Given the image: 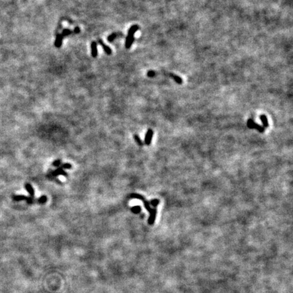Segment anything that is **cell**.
I'll return each instance as SVG.
<instances>
[{
  "label": "cell",
  "instance_id": "obj_18",
  "mask_svg": "<svg viewBox=\"0 0 293 293\" xmlns=\"http://www.w3.org/2000/svg\"><path fill=\"white\" fill-rule=\"evenodd\" d=\"M130 197H131V198H135V199H142L144 198L142 195H140V194H130Z\"/></svg>",
  "mask_w": 293,
  "mask_h": 293
},
{
  "label": "cell",
  "instance_id": "obj_16",
  "mask_svg": "<svg viewBox=\"0 0 293 293\" xmlns=\"http://www.w3.org/2000/svg\"><path fill=\"white\" fill-rule=\"evenodd\" d=\"M73 31H71V30L70 29H63V31H62V36L63 37H67V36H68L69 35H71V33H72Z\"/></svg>",
  "mask_w": 293,
  "mask_h": 293
},
{
  "label": "cell",
  "instance_id": "obj_26",
  "mask_svg": "<svg viewBox=\"0 0 293 293\" xmlns=\"http://www.w3.org/2000/svg\"><path fill=\"white\" fill-rule=\"evenodd\" d=\"M73 33H80V29H79V27H75L74 30H73Z\"/></svg>",
  "mask_w": 293,
  "mask_h": 293
},
{
  "label": "cell",
  "instance_id": "obj_8",
  "mask_svg": "<svg viewBox=\"0 0 293 293\" xmlns=\"http://www.w3.org/2000/svg\"><path fill=\"white\" fill-rule=\"evenodd\" d=\"M62 40H63V37L62 36L61 34H58L56 35L55 43H54V45L56 48H60L62 45Z\"/></svg>",
  "mask_w": 293,
  "mask_h": 293
},
{
  "label": "cell",
  "instance_id": "obj_22",
  "mask_svg": "<svg viewBox=\"0 0 293 293\" xmlns=\"http://www.w3.org/2000/svg\"><path fill=\"white\" fill-rule=\"evenodd\" d=\"M159 203H160V201L158 199H152V200L151 201V204L153 206V207H156L158 204H159Z\"/></svg>",
  "mask_w": 293,
  "mask_h": 293
},
{
  "label": "cell",
  "instance_id": "obj_7",
  "mask_svg": "<svg viewBox=\"0 0 293 293\" xmlns=\"http://www.w3.org/2000/svg\"><path fill=\"white\" fill-rule=\"evenodd\" d=\"M156 214H157V210H156L155 208H153V211L150 213V216H149V218L148 219V223L149 225H153L154 222H155Z\"/></svg>",
  "mask_w": 293,
  "mask_h": 293
},
{
  "label": "cell",
  "instance_id": "obj_17",
  "mask_svg": "<svg viewBox=\"0 0 293 293\" xmlns=\"http://www.w3.org/2000/svg\"><path fill=\"white\" fill-rule=\"evenodd\" d=\"M134 140H135L136 142L137 143V144L138 145H140V146H143V143L142 142V140H141L140 137L137 135V134H134Z\"/></svg>",
  "mask_w": 293,
  "mask_h": 293
},
{
  "label": "cell",
  "instance_id": "obj_11",
  "mask_svg": "<svg viewBox=\"0 0 293 293\" xmlns=\"http://www.w3.org/2000/svg\"><path fill=\"white\" fill-rule=\"evenodd\" d=\"M170 76L176 82H177L178 84H182V83H183V79H182V78L181 77H179V75L173 74V73H170Z\"/></svg>",
  "mask_w": 293,
  "mask_h": 293
},
{
  "label": "cell",
  "instance_id": "obj_15",
  "mask_svg": "<svg viewBox=\"0 0 293 293\" xmlns=\"http://www.w3.org/2000/svg\"><path fill=\"white\" fill-rule=\"evenodd\" d=\"M131 210H132V212H133V213L138 214L140 212L141 208H140V206H134L131 208Z\"/></svg>",
  "mask_w": 293,
  "mask_h": 293
},
{
  "label": "cell",
  "instance_id": "obj_5",
  "mask_svg": "<svg viewBox=\"0 0 293 293\" xmlns=\"http://www.w3.org/2000/svg\"><path fill=\"white\" fill-rule=\"evenodd\" d=\"M98 43H99V44L101 45L102 48H103V50H104V51L105 52L106 54H108V55H110V54H111V53H112L111 49L108 46V45H106L105 43L103 42V41H102L101 40H98Z\"/></svg>",
  "mask_w": 293,
  "mask_h": 293
},
{
  "label": "cell",
  "instance_id": "obj_12",
  "mask_svg": "<svg viewBox=\"0 0 293 293\" xmlns=\"http://www.w3.org/2000/svg\"><path fill=\"white\" fill-rule=\"evenodd\" d=\"M260 120H261L262 125H263V126L265 128L269 127L268 119H267V118L266 117V116H265V115H261V116H260Z\"/></svg>",
  "mask_w": 293,
  "mask_h": 293
},
{
  "label": "cell",
  "instance_id": "obj_24",
  "mask_svg": "<svg viewBox=\"0 0 293 293\" xmlns=\"http://www.w3.org/2000/svg\"><path fill=\"white\" fill-rule=\"evenodd\" d=\"M147 75H148V77H154V76L155 75V71H148V72H147Z\"/></svg>",
  "mask_w": 293,
  "mask_h": 293
},
{
  "label": "cell",
  "instance_id": "obj_21",
  "mask_svg": "<svg viewBox=\"0 0 293 293\" xmlns=\"http://www.w3.org/2000/svg\"><path fill=\"white\" fill-rule=\"evenodd\" d=\"M60 167H61V168L64 170V169H70V168H71L72 166H71V164H69V163H65V164H62Z\"/></svg>",
  "mask_w": 293,
  "mask_h": 293
},
{
  "label": "cell",
  "instance_id": "obj_14",
  "mask_svg": "<svg viewBox=\"0 0 293 293\" xmlns=\"http://www.w3.org/2000/svg\"><path fill=\"white\" fill-rule=\"evenodd\" d=\"M26 199H27V196L23 195H14V196H13V199L15 201H21V200H24V199H25L26 200Z\"/></svg>",
  "mask_w": 293,
  "mask_h": 293
},
{
  "label": "cell",
  "instance_id": "obj_1",
  "mask_svg": "<svg viewBox=\"0 0 293 293\" xmlns=\"http://www.w3.org/2000/svg\"><path fill=\"white\" fill-rule=\"evenodd\" d=\"M247 126H248V128L250 129H256L258 131L260 132H263L265 128L264 127L261 126L258 124V123H255V121H253V119H248V121H247Z\"/></svg>",
  "mask_w": 293,
  "mask_h": 293
},
{
  "label": "cell",
  "instance_id": "obj_13",
  "mask_svg": "<svg viewBox=\"0 0 293 293\" xmlns=\"http://www.w3.org/2000/svg\"><path fill=\"white\" fill-rule=\"evenodd\" d=\"M142 201H143V204H144V206H145V208H146V209L148 210L149 213H151V212L153 211V208H151V206H150V204H149V203L147 201V200H145V198H143L142 199Z\"/></svg>",
  "mask_w": 293,
  "mask_h": 293
},
{
  "label": "cell",
  "instance_id": "obj_25",
  "mask_svg": "<svg viewBox=\"0 0 293 293\" xmlns=\"http://www.w3.org/2000/svg\"><path fill=\"white\" fill-rule=\"evenodd\" d=\"M28 204H32L33 202V197H27V199H26Z\"/></svg>",
  "mask_w": 293,
  "mask_h": 293
},
{
  "label": "cell",
  "instance_id": "obj_4",
  "mask_svg": "<svg viewBox=\"0 0 293 293\" xmlns=\"http://www.w3.org/2000/svg\"><path fill=\"white\" fill-rule=\"evenodd\" d=\"M52 175L54 177H57V176L59 175H62L64 176V177H67V173L65 172L61 167H58L56 170L52 171Z\"/></svg>",
  "mask_w": 293,
  "mask_h": 293
},
{
  "label": "cell",
  "instance_id": "obj_10",
  "mask_svg": "<svg viewBox=\"0 0 293 293\" xmlns=\"http://www.w3.org/2000/svg\"><path fill=\"white\" fill-rule=\"evenodd\" d=\"M138 29H139V27L137 25H132L131 27L128 29V35H134V33L138 31Z\"/></svg>",
  "mask_w": 293,
  "mask_h": 293
},
{
  "label": "cell",
  "instance_id": "obj_9",
  "mask_svg": "<svg viewBox=\"0 0 293 293\" xmlns=\"http://www.w3.org/2000/svg\"><path fill=\"white\" fill-rule=\"evenodd\" d=\"M25 187L26 190H27V192L29 194L30 197H34V195H35V192H34L33 188V187L31 185V184L26 183Z\"/></svg>",
  "mask_w": 293,
  "mask_h": 293
},
{
  "label": "cell",
  "instance_id": "obj_23",
  "mask_svg": "<svg viewBox=\"0 0 293 293\" xmlns=\"http://www.w3.org/2000/svg\"><path fill=\"white\" fill-rule=\"evenodd\" d=\"M52 165L54 166H56V167H59L60 165H61V161H60V160H55L53 162V164Z\"/></svg>",
  "mask_w": 293,
  "mask_h": 293
},
{
  "label": "cell",
  "instance_id": "obj_20",
  "mask_svg": "<svg viewBox=\"0 0 293 293\" xmlns=\"http://www.w3.org/2000/svg\"><path fill=\"white\" fill-rule=\"evenodd\" d=\"M47 201V197L45 195H42L38 199V202L40 204H44Z\"/></svg>",
  "mask_w": 293,
  "mask_h": 293
},
{
  "label": "cell",
  "instance_id": "obj_3",
  "mask_svg": "<svg viewBox=\"0 0 293 293\" xmlns=\"http://www.w3.org/2000/svg\"><path fill=\"white\" fill-rule=\"evenodd\" d=\"M134 40V35H128L126 39V43H125V46L126 48V49H129L131 48L132 43H133Z\"/></svg>",
  "mask_w": 293,
  "mask_h": 293
},
{
  "label": "cell",
  "instance_id": "obj_19",
  "mask_svg": "<svg viewBox=\"0 0 293 293\" xmlns=\"http://www.w3.org/2000/svg\"><path fill=\"white\" fill-rule=\"evenodd\" d=\"M116 37H117V34L116 33H112V34H111L110 35H109L108 36V38H107V41L108 42H111L114 41L115 39L116 38Z\"/></svg>",
  "mask_w": 293,
  "mask_h": 293
},
{
  "label": "cell",
  "instance_id": "obj_6",
  "mask_svg": "<svg viewBox=\"0 0 293 293\" xmlns=\"http://www.w3.org/2000/svg\"><path fill=\"white\" fill-rule=\"evenodd\" d=\"M91 54L92 56L96 58L98 56V50H97V43L96 42H92L91 43Z\"/></svg>",
  "mask_w": 293,
  "mask_h": 293
},
{
  "label": "cell",
  "instance_id": "obj_2",
  "mask_svg": "<svg viewBox=\"0 0 293 293\" xmlns=\"http://www.w3.org/2000/svg\"><path fill=\"white\" fill-rule=\"evenodd\" d=\"M153 131L151 129H149L147 130L146 134H145V143L147 145H149L151 143L152 138H153Z\"/></svg>",
  "mask_w": 293,
  "mask_h": 293
}]
</instances>
